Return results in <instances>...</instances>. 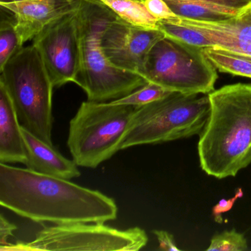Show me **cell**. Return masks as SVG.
Here are the masks:
<instances>
[{"label":"cell","instance_id":"6da1fadb","mask_svg":"<svg viewBox=\"0 0 251 251\" xmlns=\"http://www.w3.org/2000/svg\"><path fill=\"white\" fill-rule=\"evenodd\" d=\"M0 205L36 223H104L117 219L113 198L67 179L0 163Z\"/></svg>","mask_w":251,"mask_h":251},{"label":"cell","instance_id":"7a4b0ae2","mask_svg":"<svg viewBox=\"0 0 251 251\" xmlns=\"http://www.w3.org/2000/svg\"><path fill=\"white\" fill-rule=\"evenodd\" d=\"M210 112L200 136L201 168L222 179L251 164V83L223 86L208 94Z\"/></svg>","mask_w":251,"mask_h":251},{"label":"cell","instance_id":"3957f363","mask_svg":"<svg viewBox=\"0 0 251 251\" xmlns=\"http://www.w3.org/2000/svg\"><path fill=\"white\" fill-rule=\"evenodd\" d=\"M80 44V69L76 84L88 100L109 102L133 93L148 83L137 73L115 67L101 45L102 33L117 16L98 0H80L77 11Z\"/></svg>","mask_w":251,"mask_h":251},{"label":"cell","instance_id":"277c9868","mask_svg":"<svg viewBox=\"0 0 251 251\" xmlns=\"http://www.w3.org/2000/svg\"><path fill=\"white\" fill-rule=\"evenodd\" d=\"M209 112L208 94L202 93L173 92L158 100L136 107L120 151L201 134Z\"/></svg>","mask_w":251,"mask_h":251},{"label":"cell","instance_id":"5b68a950","mask_svg":"<svg viewBox=\"0 0 251 251\" xmlns=\"http://www.w3.org/2000/svg\"><path fill=\"white\" fill-rule=\"evenodd\" d=\"M5 86L22 127L41 140L52 141L54 86L43 60L33 45L19 50L0 69Z\"/></svg>","mask_w":251,"mask_h":251},{"label":"cell","instance_id":"8992f818","mask_svg":"<svg viewBox=\"0 0 251 251\" xmlns=\"http://www.w3.org/2000/svg\"><path fill=\"white\" fill-rule=\"evenodd\" d=\"M136 106L83 102L69 128L67 146L78 167L95 169L120 151Z\"/></svg>","mask_w":251,"mask_h":251},{"label":"cell","instance_id":"52a82bcc","mask_svg":"<svg viewBox=\"0 0 251 251\" xmlns=\"http://www.w3.org/2000/svg\"><path fill=\"white\" fill-rule=\"evenodd\" d=\"M142 76L170 92L189 94L211 93L218 77L203 48L167 36L152 47Z\"/></svg>","mask_w":251,"mask_h":251},{"label":"cell","instance_id":"ba28073f","mask_svg":"<svg viewBox=\"0 0 251 251\" xmlns=\"http://www.w3.org/2000/svg\"><path fill=\"white\" fill-rule=\"evenodd\" d=\"M148 237L139 227L120 230L104 223H74L44 226L30 242L0 247L1 251H117L143 248Z\"/></svg>","mask_w":251,"mask_h":251},{"label":"cell","instance_id":"9c48e42d","mask_svg":"<svg viewBox=\"0 0 251 251\" xmlns=\"http://www.w3.org/2000/svg\"><path fill=\"white\" fill-rule=\"evenodd\" d=\"M77 11L55 20L33 39L32 45L40 54L54 88L75 83L80 72Z\"/></svg>","mask_w":251,"mask_h":251},{"label":"cell","instance_id":"30bf717a","mask_svg":"<svg viewBox=\"0 0 251 251\" xmlns=\"http://www.w3.org/2000/svg\"><path fill=\"white\" fill-rule=\"evenodd\" d=\"M165 36L161 30L135 27L117 17L104 30L101 45L115 67L142 75L148 54Z\"/></svg>","mask_w":251,"mask_h":251},{"label":"cell","instance_id":"8fae6325","mask_svg":"<svg viewBox=\"0 0 251 251\" xmlns=\"http://www.w3.org/2000/svg\"><path fill=\"white\" fill-rule=\"evenodd\" d=\"M80 0H27L0 2L1 8L14 15L22 45L34 39L51 23L78 9Z\"/></svg>","mask_w":251,"mask_h":251},{"label":"cell","instance_id":"7c38bea8","mask_svg":"<svg viewBox=\"0 0 251 251\" xmlns=\"http://www.w3.org/2000/svg\"><path fill=\"white\" fill-rule=\"evenodd\" d=\"M203 33L214 47L251 56V2L228 20L220 22H200L176 19Z\"/></svg>","mask_w":251,"mask_h":251},{"label":"cell","instance_id":"4fadbf2b","mask_svg":"<svg viewBox=\"0 0 251 251\" xmlns=\"http://www.w3.org/2000/svg\"><path fill=\"white\" fill-rule=\"evenodd\" d=\"M23 129L25 145L27 169L36 173L52 177L71 180L80 177L78 166L73 160L61 155L53 145L41 140L37 136Z\"/></svg>","mask_w":251,"mask_h":251},{"label":"cell","instance_id":"5bb4252c","mask_svg":"<svg viewBox=\"0 0 251 251\" xmlns=\"http://www.w3.org/2000/svg\"><path fill=\"white\" fill-rule=\"evenodd\" d=\"M26 161L22 126L8 91L0 83V163L25 164Z\"/></svg>","mask_w":251,"mask_h":251},{"label":"cell","instance_id":"9a60e30c","mask_svg":"<svg viewBox=\"0 0 251 251\" xmlns=\"http://www.w3.org/2000/svg\"><path fill=\"white\" fill-rule=\"evenodd\" d=\"M165 1L177 17L194 21H224L234 17L240 11L200 0Z\"/></svg>","mask_w":251,"mask_h":251},{"label":"cell","instance_id":"2e32d148","mask_svg":"<svg viewBox=\"0 0 251 251\" xmlns=\"http://www.w3.org/2000/svg\"><path fill=\"white\" fill-rule=\"evenodd\" d=\"M126 23L148 30H159L158 21L148 11L144 0H98Z\"/></svg>","mask_w":251,"mask_h":251},{"label":"cell","instance_id":"e0dca14e","mask_svg":"<svg viewBox=\"0 0 251 251\" xmlns=\"http://www.w3.org/2000/svg\"><path fill=\"white\" fill-rule=\"evenodd\" d=\"M203 52L219 71L251 78V56L217 46L204 48Z\"/></svg>","mask_w":251,"mask_h":251},{"label":"cell","instance_id":"ac0fdd59","mask_svg":"<svg viewBox=\"0 0 251 251\" xmlns=\"http://www.w3.org/2000/svg\"><path fill=\"white\" fill-rule=\"evenodd\" d=\"M176 19L169 22L159 21L158 29L164 32L166 36L192 46L203 49L214 47L212 42L198 29L182 24Z\"/></svg>","mask_w":251,"mask_h":251},{"label":"cell","instance_id":"d6986e66","mask_svg":"<svg viewBox=\"0 0 251 251\" xmlns=\"http://www.w3.org/2000/svg\"><path fill=\"white\" fill-rule=\"evenodd\" d=\"M14 25V20L2 19L0 24V69L23 48Z\"/></svg>","mask_w":251,"mask_h":251},{"label":"cell","instance_id":"ffe728a7","mask_svg":"<svg viewBox=\"0 0 251 251\" xmlns=\"http://www.w3.org/2000/svg\"><path fill=\"white\" fill-rule=\"evenodd\" d=\"M171 92H173L167 90L158 85L148 82L146 85L127 96L109 102L114 105H133V106L140 107L161 99L167 95H170Z\"/></svg>","mask_w":251,"mask_h":251},{"label":"cell","instance_id":"44dd1931","mask_svg":"<svg viewBox=\"0 0 251 251\" xmlns=\"http://www.w3.org/2000/svg\"><path fill=\"white\" fill-rule=\"evenodd\" d=\"M248 249L245 236L234 230L215 235L207 251H243Z\"/></svg>","mask_w":251,"mask_h":251},{"label":"cell","instance_id":"7402d4cb","mask_svg":"<svg viewBox=\"0 0 251 251\" xmlns=\"http://www.w3.org/2000/svg\"><path fill=\"white\" fill-rule=\"evenodd\" d=\"M144 2L149 12L158 21H171L177 17L165 0H144Z\"/></svg>","mask_w":251,"mask_h":251},{"label":"cell","instance_id":"603a6c76","mask_svg":"<svg viewBox=\"0 0 251 251\" xmlns=\"http://www.w3.org/2000/svg\"><path fill=\"white\" fill-rule=\"evenodd\" d=\"M15 225L8 221L3 214L0 215V247L8 245L10 236H13L14 230H17Z\"/></svg>","mask_w":251,"mask_h":251},{"label":"cell","instance_id":"cb8c5ba5","mask_svg":"<svg viewBox=\"0 0 251 251\" xmlns=\"http://www.w3.org/2000/svg\"><path fill=\"white\" fill-rule=\"evenodd\" d=\"M153 233L156 236L159 242L160 249L167 251H180L175 243L173 235L164 230H154Z\"/></svg>","mask_w":251,"mask_h":251},{"label":"cell","instance_id":"d4e9b609","mask_svg":"<svg viewBox=\"0 0 251 251\" xmlns=\"http://www.w3.org/2000/svg\"><path fill=\"white\" fill-rule=\"evenodd\" d=\"M242 196V192L241 189H239V192L236 194L234 198H231L230 200H225L223 199L219 202V203L217 205L214 206V209H213V213L214 215L215 216L216 220H217L218 217H220V220L222 221V218L220 217V214L226 212V211H229L233 207V203H234L236 200L239 197Z\"/></svg>","mask_w":251,"mask_h":251},{"label":"cell","instance_id":"484cf974","mask_svg":"<svg viewBox=\"0 0 251 251\" xmlns=\"http://www.w3.org/2000/svg\"><path fill=\"white\" fill-rule=\"evenodd\" d=\"M203 2H210L216 5H223V6L229 7L235 9L241 10L244 7L251 3V0H200Z\"/></svg>","mask_w":251,"mask_h":251},{"label":"cell","instance_id":"4316f807","mask_svg":"<svg viewBox=\"0 0 251 251\" xmlns=\"http://www.w3.org/2000/svg\"><path fill=\"white\" fill-rule=\"evenodd\" d=\"M23 1H27V0H8V1H7V2H23Z\"/></svg>","mask_w":251,"mask_h":251}]
</instances>
